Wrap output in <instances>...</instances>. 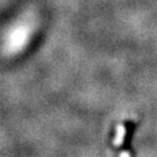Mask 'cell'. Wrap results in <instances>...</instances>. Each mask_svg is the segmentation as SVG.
<instances>
[{"label": "cell", "instance_id": "obj_1", "mask_svg": "<svg viewBox=\"0 0 157 157\" xmlns=\"http://www.w3.org/2000/svg\"><path fill=\"white\" fill-rule=\"evenodd\" d=\"M124 133H126V129H124V126H119L118 127V134L114 139V144L117 147L121 146V143L124 142Z\"/></svg>", "mask_w": 157, "mask_h": 157}]
</instances>
